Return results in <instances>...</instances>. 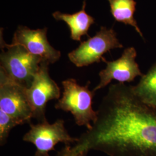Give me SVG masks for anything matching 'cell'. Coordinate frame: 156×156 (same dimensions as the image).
<instances>
[{"mask_svg": "<svg viewBox=\"0 0 156 156\" xmlns=\"http://www.w3.org/2000/svg\"><path fill=\"white\" fill-rule=\"evenodd\" d=\"M136 51L133 47L124 50L122 56L116 60L108 62L102 57V60L106 64L105 69L99 73L100 80L99 83L93 90L95 92L106 87L112 80H116L119 83L131 82L136 76H142L138 64L135 62Z\"/></svg>", "mask_w": 156, "mask_h": 156, "instance_id": "ba28073f", "label": "cell"}, {"mask_svg": "<svg viewBox=\"0 0 156 156\" xmlns=\"http://www.w3.org/2000/svg\"><path fill=\"white\" fill-rule=\"evenodd\" d=\"M123 47L112 28L102 27L95 35L81 42L78 48L69 53L68 56L76 67H85L99 62L107 51Z\"/></svg>", "mask_w": 156, "mask_h": 156, "instance_id": "8992f818", "label": "cell"}, {"mask_svg": "<svg viewBox=\"0 0 156 156\" xmlns=\"http://www.w3.org/2000/svg\"><path fill=\"white\" fill-rule=\"evenodd\" d=\"M90 82L80 86L75 79H68L62 82V96L55 105L56 109L71 112L76 124L79 126H85L87 129L92 127L97 119V112L92 108V100L94 92L89 89Z\"/></svg>", "mask_w": 156, "mask_h": 156, "instance_id": "3957f363", "label": "cell"}, {"mask_svg": "<svg viewBox=\"0 0 156 156\" xmlns=\"http://www.w3.org/2000/svg\"><path fill=\"white\" fill-rule=\"evenodd\" d=\"M47 28L31 30L19 26L13 35L11 45H20L30 53L40 57L43 61L53 64L57 62L61 53L50 45L47 39Z\"/></svg>", "mask_w": 156, "mask_h": 156, "instance_id": "9c48e42d", "label": "cell"}, {"mask_svg": "<svg viewBox=\"0 0 156 156\" xmlns=\"http://www.w3.org/2000/svg\"><path fill=\"white\" fill-rule=\"evenodd\" d=\"M26 89L12 80L0 69V110L15 119L20 125L30 124L33 118Z\"/></svg>", "mask_w": 156, "mask_h": 156, "instance_id": "52a82bcc", "label": "cell"}, {"mask_svg": "<svg viewBox=\"0 0 156 156\" xmlns=\"http://www.w3.org/2000/svg\"><path fill=\"white\" fill-rule=\"evenodd\" d=\"M1 67L16 83L28 89L33 82L42 59L30 53L20 45L6 44L1 37Z\"/></svg>", "mask_w": 156, "mask_h": 156, "instance_id": "7a4b0ae2", "label": "cell"}, {"mask_svg": "<svg viewBox=\"0 0 156 156\" xmlns=\"http://www.w3.org/2000/svg\"><path fill=\"white\" fill-rule=\"evenodd\" d=\"M141 77L138 83L132 86L134 93L145 104L156 106V63Z\"/></svg>", "mask_w": 156, "mask_h": 156, "instance_id": "8fae6325", "label": "cell"}, {"mask_svg": "<svg viewBox=\"0 0 156 156\" xmlns=\"http://www.w3.org/2000/svg\"><path fill=\"white\" fill-rule=\"evenodd\" d=\"M92 127L78 138V150L109 156H156V106L144 102L132 86L110 85Z\"/></svg>", "mask_w": 156, "mask_h": 156, "instance_id": "6da1fadb", "label": "cell"}, {"mask_svg": "<svg viewBox=\"0 0 156 156\" xmlns=\"http://www.w3.org/2000/svg\"><path fill=\"white\" fill-rule=\"evenodd\" d=\"M108 1L112 15L115 19L117 22L134 27L137 33L143 37L137 23L134 19L136 2L134 0H108Z\"/></svg>", "mask_w": 156, "mask_h": 156, "instance_id": "7c38bea8", "label": "cell"}, {"mask_svg": "<svg viewBox=\"0 0 156 156\" xmlns=\"http://www.w3.org/2000/svg\"><path fill=\"white\" fill-rule=\"evenodd\" d=\"M19 123L15 119L0 110V145L4 146L8 140L9 134L12 129Z\"/></svg>", "mask_w": 156, "mask_h": 156, "instance_id": "4fadbf2b", "label": "cell"}, {"mask_svg": "<svg viewBox=\"0 0 156 156\" xmlns=\"http://www.w3.org/2000/svg\"><path fill=\"white\" fill-rule=\"evenodd\" d=\"M30 127L23 140L35 146L36 151L34 156H50L49 151L55 150V146L59 142L71 145L78 142V138L68 134L62 119L56 120L53 124L48 123L47 120L37 124L30 123Z\"/></svg>", "mask_w": 156, "mask_h": 156, "instance_id": "277c9868", "label": "cell"}, {"mask_svg": "<svg viewBox=\"0 0 156 156\" xmlns=\"http://www.w3.org/2000/svg\"><path fill=\"white\" fill-rule=\"evenodd\" d=\"M86 0H84L82 9L73 14H67L56 11L53 16L57 20H62L67 23L71 31V38L76 41H81L83 35H88L87 32L90 26L94 23V19L85 11Z\"/></svg>", "mask_w": 156, "mask_h": 156, "instance_id": "30bf717a", "label": "cell"}, {"mask_svg": "<svg viewBox=\"0 0 156 156\" xmlns=\"http://www.w3.org/2000/svg\"><path fill=\"white\" fill-rule=\"evenodd\" d=\"M88 151H81L71 145H65L55 156H87Z\"/></svg>", "mask_w": 156, "mask_h": 156, "instance_id": "5bb4252c", "label": "cell"}, {"mask_svg": "<svg viewBox=\"0 0 156 156\" xmlns=\"http://www.w3.org/2000/svg\"><path fill=\"white\" fill-rule=\"evenodd\" d=\"M49 63L46 61L41 62L31 86L26 89V94L33 112V118L38 123L46 121V108L50 100L59 99L60 89L50 77L49 73Z\"/></svg>", "mask_w": 156, "mask_h": 156, "instance_id": "5b68a950", "label": "cell"}]
</instances>
